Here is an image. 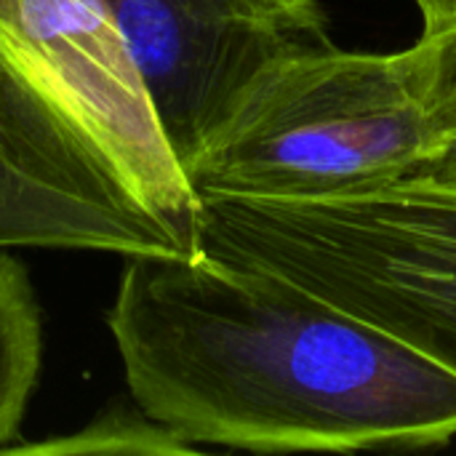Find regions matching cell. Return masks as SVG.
Here are the masks:
<instances>
[{
    "label": "cell",
    "mask_w": 456,
    "mask_h": 456,
    "mask_svg": "<svg viewBox=\"0 0 456 456\" xmlns=\"http://www.w3.org/2000/svg\"><path fill=\"white\" fill-rule=\"evenodd\" d=\"M200 200V251L379 326L456 377V184L430 174L337 200Z\"/></svg>",
    "instance_id": "obj_4"
},
{
    "label": "cell",
    "mask_w": 456,
    "mask_h": 456,
    "mask_svg": "<svg viewBox=\"0 0 456 456\" xmlns=\"http://www.w3.org/2000/svg\"><path fill=\"white\" fill-rule=\"evenodd\" d=\"M419 43L428 53V99L444 142L441 155L456 152V29L441 37H419Z\"/></svg>",
    "instance_id": "obj_8"
},
{
    "label": "cell",
    "mask_w": 456,
    "mask_h": 456,
    "mask_svg": "<svg viewBox=\"0 0 456 456\" xmlns=\"http://www.w3.org/2000/svg\"><path fill=\"white\" fill-rule=\"evenodd\" d=\"M200 251V200L107 0H0V248Z\"/></svg>",
    "instance_id": "obj_2"
},
{
    "label": "cell",
    "mask_w": 456,
    "mask_h": 456,
    "mask_svg": "<svg viewBox=\"0 0 456 456\" xmlns=\"http://www.w3.org/2000/svg\"><path fill=\"white\" fill-rule=\"evenodd\" d=\"M430 174H433V176H438V179H444V182H452V184H456V152H446V155H441V158L433 163Z\"/></svg>",
    "instance_id": "obj_10"
},
{
    "label": "cell",
    "mask_w": 456,
    "mask_h": 456,
    "mask_svg": "<svg viewBox=\"0 0 456 456\" xmlns=\"http://www.w3.org/2000/svg\"><path fill=\"white\" fill-rule=\"evenodd\" d=\"M422 11V37H441L456 29V0H417Z\"/></svg>",
    "instance_id": "obj_9"
},
{
    "label": "cell",
    "mask_w": 456,
    "mask_h": 456,
    "mask_svg": "<svg viewBox=\"0 0 456 456\" xmlns=\"http://www.w3.org/2000/svg\"><path fill=\"white\" fill-rule=\"evenodd\" d=\"M184 174L283 53L331 43L318 0H107Z\"/></svg>",
    "instance_id": "obj_5"
},
{
    "label": "cell",
    "mask_w": 456,
    "mask_h": 456,
    "mask_svg": "<svg viewBox=\"0 0 456 456\" xmlns=\"http://www.w3.org/2000/svg\"><path fill=\"white\" fill-rule=\"evenodd\" d=\"M428 53L305 45L273 61L190 166L198 198L337 200L422 174L441 155Z\"/></svg>",
    "instance_id": "obj_3"
},
{
    "label": "cell",
    "mask_w": 456,
    "mask_h": 456,
    "mask_svg": "<svg viewBox=\"0 0 456 456\" xmlns=\"http://www.w3.org/2000/svg\"><path fill=\"white\" fill-rule=\"evenodd\" d=\"M40 452H67V454H192L198 452L187 441H182L174 430L147 417L136 403L134 409L107 411L94 419L83 433L67 441L35 444V446H13L8 454H40Z\"/></svg>",
    "instance_id": "obj_7"
},
{
    "label": "cell",
    "mask_w": 456,
    "mask_h": 456,
    "mask_svg": "<svg viewBox=\"0 0 456 456\" xmlns=\"http://www.w3.org/2000/svg\"><path fill=\"white\" fill-rule=\"evenodd\" d=\"M107 315L134 403L190 446L256 454L436 449L456 377L278 275L128 256Z\"/></svg>",
    "instance_id": "obj_1"
},
{
    "label": "cell",
    "mask_w": 456,
    "mask_h": 456,
    "mask_svg": "<svg viewBox=\"0 0 456 456\" xmlns=\"http://www.w3.org/2000/svg\"><path fill=\"white\" fill-rule=\"evenodd\" d=\"M43 361V321L27 270L0 248V454L21 436Z\"/></svg>",
    "instance_id": "obj_6"
}]
</instances>
